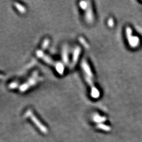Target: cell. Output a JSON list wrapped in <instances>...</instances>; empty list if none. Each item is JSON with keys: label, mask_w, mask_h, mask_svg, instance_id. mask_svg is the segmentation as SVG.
<instances>
[{"label": "cell", "mask_w": 142, "mask_h": 142, "mask_svg": "<svg viewBox=\"0 0 142 142\" xmlns=\"http://www.w3.org/2000/svg\"><path fill=\"white\" fill-rule=\"evenodd\" d=\"M56 70L57 72L61 75H63L64 74V67L63 64L62 62H57L55 64Z\"/></svg>", "instance_id": "obj_7"}, {"label": "cell", "mask_w": 142, "mask_h": 142, "mask_svg": "<svg viewBox=\"0 0 142 142\" xmlns=\"http://www.w3.org/2000/svg\"><path fill=\"white\" fill-rule=\"evenodd\" d=\"M81 49L79 46H77L75 47L74 49V53H73V57H72V63L70 64V69H72L74 68L75 64H76L77 62H78V60L79 59V55L81 54Z\"/></svg>", "instance_id": "obj_5"}, {"label": "cell", "mask_w": 142, "mask_h": 142, "mask_svg": "<svg viewBox=\"0 0 142 142\" xmlns=\"http://www.w3.org/2000/svg\"><path fill=\"white\" fill-rule=\"evenodd\" d=\"M62 60L65 64H68L69 63V56H68V47L64 46L62 50Z\"/></svg>", "instance_id": "obj_8"}, {"label": "cell", "mask_w": 142, "mask_h": 142, "mask_svg": "<svg viewBox=\"0 0 142 142\" xmlns=\"http://www.w3.org/2000/svg\"><path fill=\"white\" fill-rule=\"evenodd\" d=\"M91 96L93 98H98L99 96V95H100V92H99L98 90L96 89L95 87H92L91 88Z\"/></svg>", "instance_id": "obj_10"}, {"label": "cell", "mask_w": 142, "mask_h": 142, "mask_svg": "<svg viewBox=\"0 0 142 142\" xmlns=\"http://www.w3.org/2000/svg\"><path fill=\"white\" fill-rule=\"evenodd\" d=\"M82 68L83 72L85 74V76H88L89 78H92L93 77V74H92V71L91 70L89 64H88V62L85 59H83L81 63Z\"/></svg>", "instance_id": "obj_4"}, {"label": "cell", "mask_w": 142, "mask_h": 142, "mask_svg": "<svg viewBox=\"0 0 142 142\" xmlns=\"http://www.w3.org/2000/svg\"><path fill=\"white\" fill-rule=\"evenodd\" d=\"M79 41L81 43V44L83 45V46H84L85 47H87V42H86V41L84 40V38L83 37H79Z\"/></svg>", "instance_id": "obj_14"}, {"label": "cell", "mask_w": 142, "mask_h": 142, "mask_svg": "<svg viewBox=\"0 0 142 142\" xmlns=\"http://www.w3.org/2000/svg\"><path fill=\"white\" fill-rule=\"evenodd\" d=\"M97 127L98 128L102 129V130H109V127H107L105 125H103V124H98Z\"/></svg>", "instance_id": "obj_15"}, {"label": "cell", "mask_w": 142, "mask_h": 142, "mask_svg": "<svg viewBox=\"0 0 142 142\" xmlns=\"http://www.w3.org/2000/svg\"><path fill=\"white\" fill-rule=\"evenodd\" d=\"M4 78V76L3 75L0 74V79H3Z\"/></svg>", "instance_id": "obj_16"}, {"label": "cell", "mask_w": 142, "mask_h": 142, "mask_svg": "<svg viewBox=\"0 0 142 142\" xmlns=\"http://www.w3.org/2000/svg\"><path fill=\"white\" fill-rule=\"evenodd\" d=\"M18 86V83L17 82H11L10 84H9L8 87H9V88L11 89H15V88H16Z\"/></svg>", "instance_id": "obj_13"}, {"label": "cell", "mask_w": 142, "mask_h": 142, "mask_svg": "<svg viewBox=\"0 0 142 142\" xmlns=\"http://www.w3.org/2000/svg\"><path fill=\"white\" fill-rule=\"evenodd\" d=\"M85 14V19L86 21L88 23H91L94 20L93 12H92V9L91 5V3L89 1H88V7L86 10Z\"/></svg>", "instance_id": "obj_6"}, {"label": "cell", "mask_w": 142, "mask_h": 142, "mask_svg": "<svg viewBox=\"0 0 142 142\" xmlns=\"http://www.w3.org/2000/svg\"><path fill=\"white\" fill-rule=\"evenodd\" d=\"M36 55L47 64H55L56 63L50 56H47L45 53H44V52H43L42 50H37L36 51Z\"/></svg>", "instance_id": "obj_3"}, {"label": "cell", "mask_w": 142, "mask_h": 142, "mask_svg": "<svg viewBox=\"0 0 142 142\" xmlns=\"http://www.w3.org/2000/svg\"><path fill=\"white\" fill-rule=\"evenodd\" d=\"M79 6L83 10H86L88 7V1L79 2Z\"/></svg>", "instance_id": "obj_12"}, {"label": "cell", "mask_w": 142, "mask_h": 142, "mask_svg": "<svg viewBox=\"0 0 142 142\" xmlns=\"http://www.w3.org/2000/svg\"><path fill=\"white\" fill-rule=\"evenodd\" d=\"M14 6L17 8V10H18V12H20L21 14H24L25 12H26V8L24 7L21 5V4H19L18 3H14Z\"/></svg>", "instance_id": "obj_9"}, {"label": "cell", "mask_w": 142, "mask_h": 142, "mask_svg": "<svg viewBox=\"0 0 142 142\" xmlns=\"http://www.w3.org/2000/svg\"><path fill=\"white\" fill-rule=\"evenodd\" d=\"M38 72L37 71H35L27 82L20 86V91L21 92H25L31 87H32V86L35 85L38 82Z\"/></svg>", "instance_id": "obj_2"}, {"label": "cell", "mask_w": 142, "mask_h": 142, "mask_svg": "<svg viewBox=\"0 0 142 142\" xmlns=\"http://www.w3.org/2000/svg\"><path fill=\"white\" fill-rule=\"evenodd\" d=\"M49 43H50V40H49V39H48V38H45L43 42L42 46V49H43V50H45V49H47V47H48L49 44Z\"/></svg>", "instance_id": "obj_11"}, {"label": "cell", "mask_w": 142, "mask_h": 142, "mask_svg": "<svg viewBox=\"0 0 142 142\" xmlns=\"http://www.w3.org/2000/svg\"><path fill=\"white\" fill-rule=\"evenodd\" d=\"M24 117L30 118V119L32 120V121L35 124V125L37 126V127L39 128V130L41 131V132L43 133L44 134H47V133H48V130H47V128L43 125V124H42V122L38 120V118L34 115V114L33 113V112H32V111L30 109H27L26 112H25Z\"/></svg>", "instance_id": "obj_1"}]
</instances>
